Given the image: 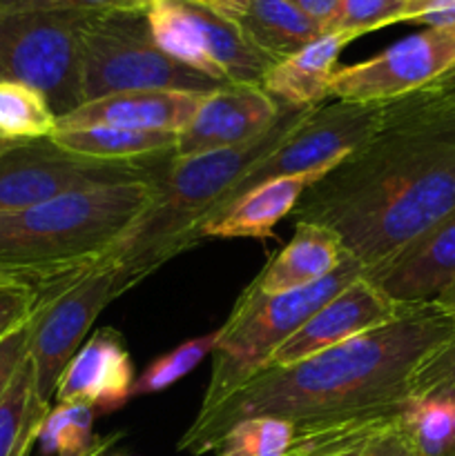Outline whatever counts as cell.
I'll list each match as a JSON object with an SVG mask.
<instances>
[{"mask_svg": "<svg viewBox=\"0 0 455 456\" xmlns=\"http://www.w3.org/2000/svg\"><path fill=\"white\" fill-rule=\"evenodd\" d=\"M136 0H0V9L12 12H110V9H138Z\"/></svg>", "mask_w": 455, "mask_h": 456, "instance_id": "4dcf8cb0", "label": "cell"}, {"mask_svg": "<svg viewBox=\"0 0 455 456\" xmlns=\"http://www.w3.org/2000/svg\"><path fill=\"white\" fill-rule=\"evenodd\" d=\"M245 38L275 61L288 58L324 34V27L285 0H248L236 20Z\"/></svg>", "mask_w": 455, "mask_h": 456, "instance_id": "7402d4cb", "label": "cell"}, {"mask_svg": "<svg viewBox=\"0 0 455 456\" xmlns=\"http://www.w3.org/2000/svg\"><path fill=\"white\" fill-rule=\"evenodd\" d=\"M455 341L451 316L431 303L401 305L370 332L288 368H266L205 412L178 439L192 456L214 452L235 423L277 417L294 426L388 412L419 399L433 363Z\"/></svg>", "mask_w": 455, "mask_h": 456, "instance_id": "7a4b0ae2", "label": "cell"}, {"mask_svg": "<svg viewBox=\"0 0 455 456\" xmlns=\"http://www.w3.org/2000/svg\"><path fill=\"white\" fill-rule=\"evenodd\" d=\"M424 89H428V87H424ZM428 92L440 94L442 98H446V101L453 102V105H455V85H451V87H444V89H428Z\"/></svg>", "mask_w": 455, "mask_h": 456, "instance_id": "ee69618b", "label": "cell"}, {"mask_svg": "<svg viewBox=\"0 0 455 456\" xmlns=\"http://www.w3.org/2000/svg\"><path fill=\"white\" fill-rule=\"evenodd\" d=\"M29 354V323L18 328L0 341V399L7 392L9 383L16 377L18 368Z\"/></svg>", "mask_w": 455, "mask_h": 456, "instance_id": "d6a6232c", "label": "cell"}, {"mask_svg": "<svg viewBox=\"0 0 455 456\" xmlns=\"http://www.w3.org/2000/svg\"><path fill=\"white\" fill-rule=\"evenodd\" d=\"M132 288L116 263H96L40 285L29 319V356L38 392L47 403L98 314Z\"/></svg>", "mask_w": 455, "mask_h": 456, "instance_id": "ba28073f", "label": "cell"}, {"mask_svg": "<svg viewBox=\"0 0 455 456\" xmlns=\"http://www.w3.org/2000/svg\"><path fill=\"white\" fill-rule=\"evenodd\" d=\"M219 341V328L212 330L210 334L203 337L190 338V341L181 343L178 347H174L172 352H168L165 356L152 361L145 370H143L141 377H136L132 387V399L147 395H159L165 392L168 387H172L174 383L181 381L183 377L192 372L194 368H199L201 361L208 354H212L214 346Z\"/></svg>", "mask_w": 455, "mask_h": 456, "instance_id": "f1b7e54d", "label": "cell"}, {"mask_svg": "<svg viewBox=\"0 0 455 456\" xmlns=\"http://www.w3.org/2000/svg\"><path fill=\"white\" fill-rule=\"evenodd\" d=\"M58 116L38 89L16 80H0V136L16 142L52 138Z\"/></svg>", "mask_w": 455, "mask_h": 456, "instance_id": "d4e9b609", "label": "cell"}, {"mask_svg": "<svg viewBox=\"0 0 455 456\" xmlns=\"http://www.w3.org/2000/svg\"><path fill=\"white\" fill-rule=\"evenodd\" d=\"M40 288V283L31 276L22 274V272L12 270V267L0 265V292L4 289H36Z\"/></svg>", "mask_w": 455, "mask_h": 456, "instance_id": "8d00e7d4", "label": "cell"}, {"mask_svg": "<svg viewBox=\"0 0 455 456\" xmlns=\"http://www.w3.org/2000/svg\"><path fill=\"white\" fill-rule=\"evenodd\" d=\"M343 258L346 249L333 230L297 221L290 243L263 267L252 285L263 294L293 292L333 274Z\"/></svg>", "mask_w": 455, "mask_h": 456, "instance_id": "44dd1931", "label": "cell"}, {"mask_svg": "<svg viewBox=\"0 0 455 456\" xmlns=\"http://www.w3.org/2000/svg\"><path fill=\"white\" fill-rule=\"evenodd\" d=\"M49 408L52 403L40 396L34 363L27 354L0 399V456H29Z\"/></svg>", "mask_w": 455, "mask_h": 456, "instance_id": "603a6c76", "label": "cell"}, {"mask_svg": "<svg viewBox=\"0 0 455 456\" xmlns=\"http://www.w3.org/2000/svg\"><path fill=\"white\" fill-rule=\"evenodd\" d=\"M80 74L85 102L136 89L210 94L226 87L181 65L154 43L147 7L92 13L80 34Z\"/></svg>", "mask_w": 455, "mask_h": 456, "instance_id": "8992f818", "label": "cell"}, {"mask_svg": "<svg viewBox=\"0 0 455 456\" xmlns=\"http://www.w3.org/2000/svg\"><path fill=\"white\" fill-rule=\"evenodd\" d=\"M435 303L451 316V321L455 323V281L440 294V297L435 298Z\"/></svg>", "mask_w": 455, "mask_h": 456, "instance_id": "f35d334b", "label": "cell"}, {"mask_svg": "<svg viewBox=\"0 0 455 456\" xmlns=\"http://www.w3.org/2000/svg\"><path fill=\"white\" fill-rule=\"evenodd\" d=\"M400 412L401 408L299 426L290 450L297 456H422Z\"/></svg>", "mask_w": 455, "mask_h": 456, "instance_id": "ac0fdd59", "label": "cell"}, {"mask_svg": "<svg viewBox=\"0 0 455 456\" xmlns=\"http://www.w3.org/2000/svg\"><path fill=\"white\" fill-rule=\"evenodd\" d=\"M319 181L317 176H285L254 187L208 218L196 230V239H270L281 218L294 212L303 191Z\"/></svg>", "mask_w": 455, "mask_h": 456, "instance_id": "d6986e66", "label": "cell"}, {"mask_svg": "<svg viewBox=\"0 0 455 456\" xmlns=\"http://www.w3.org/2000/svg\"><path fill=\"white\" fill-rule=\"evenodd\" d=\"M384 123V102H348L315 107L310 114L284 138L279 147L263 160L254 163L244 176L228 190L217 208L203 218L217 216L254 187L285 176H317L342 163L360 150ZM199 230V227H196Z\"/></svg>", "mask_w": 455, "mask_h": 456, "instance_id": "9c48e42d", "label": "cell"}, {"mask_svg": "<svg viewBox=\"0 0 455 456\" xmlns=\"http://www.w3.org/2000/svg\"><path fill=\"white\" fill-rule=\"evenodd\" d=\"M96 12L0 9V80L38 89L61 116L85 102L80 34Z\"/></svg>", "mask_w": 455, "mask_h": 456, "instance_id": "52a82bcc", "label": "cell"}, {"mask_svg": "<svg viewBox=\"0 0 455 456\" xmlns=\"http://www.w3.org/2000/svg\"><path fill=\"white\" fill-rule=\"evenodd\" d=\"M36 301H38V288L0 292V341L29 323L36 310Z\"/></svg>", "mask_w": 455, "mask_h": 456, "instance_id": "1f68e13d", "label": "cell"}, {"mask_svg": "<svg viewBox=\"0 0 455 456\" xmlns=\"http://www.w3.org/2000/svg\"><path fill=\"white\" fill-rule=\"evenodd\" d=\"M366 279L400 305L435 301L455 281V209Z\"/></svg>", "mask_w": 455, "mask_h": 456, "instance_id": "e0dca14e", "label": "cell"}, {"mask_svg": "<svg viewBox=\"0 0 455 456\" xmlns=\"http://www.w3.org/2000/svg\"><path fill=\"white\" fill-rule=\"evenodd\" d=\"M288 456H297V454H294V452H293V450H290V452H288Z\"/></svg>", "mask_w": 455, "mask_h": 456, "instance_id": "7dc6e473", "label": "cell"}, {"mask_svg": "<svg viewBox=\"0 0 455 456\" xmlns=\"http://www.w3.org/2000/svg\"><path fill=\"white\" fill-rule=\"evenodd\" d=\"M119 439H120L119 432H116V435H110V436H103V439H96V444L92 445V450H89L85 456H110L112 448H114V444Z\"/></svg>", "mask_w": 455, "mask_h": 456, "instance_id": "ab89813d", "label": "cell"}, {"mask_svg": "<svg viewBox=\"0 0 455 456\" xmlns=\"http://www.w3.org/2000/svg\"><path fill=\"white\" fill-rule=\"evenodd\" d=\"M297 426L277 417H250L235 423L219 448L217 456H288Z\"/></svg>", "mask_w": 455, "mask_h": 456, "instance_id": "83f0119b", "label": "cell"}, {"mask_svg": "<svg viewBox=\"0 0 455 456\" xmlns=\"http://www.w3.org/2000/svg\"><path fill=\"white\" fill-rule=\"evenodd\" d=\"M210 94L181 92V89H136V92L110 94L83 102L79 110L61 116L56 129L119 127L178 136L194 120L196 111Z\"/></svg>", "mask_w": 455, "mask_h": 456, "instance_id": "9a60e30c", "label": "cell"}, {"mask_svg": "<svg viewBox=\"0 0 455 456\" xmlns=\"http://www.w3.org/2000/svg\"><path fill=\"white\" fill-rule=\"evenodd\" d=\"M159 156L143 160H98L71 154L56 142H25L0 159V216L52 200L76 190L125 181H152Z\"/></svg>", "mask_w": 455, "mask_h": 456, "instance_id": "8fae6325", "label": "cell"}, {"mask_svg": "<svg viewBox=\"0 0 455 456\" xmlns=\"http://www.w3.org/2000/svg\"><path fill=\"white\" fill-rule=\"evenodd\" d=\"M110 456H128V454H120V452H112Z\"/></svg>", "mask_w": 455, "mask_h": 456, "instance_id": "bcb514c9", "label": "cell"}, {"mask_svg": "<svg viewBox=\"0 0 455 456\" xmlns=\"http://www.w3.org/2000/svg\"><path fill=\"white\" fill-rule=\"evenodd\" d=\"M136 3H141V4H145V7H147V4H150V3H152V0H136Z\"/></svg>", "mask_w": 455, "mask_h": 456, "instance_id": "f6af8a7d", "label": "cell"}, {"mask_svg": "<svg viewBox=\"0 0 455 456\" xmlns=\"http://www.w3.org/2000/svg\"><path fill=\"white\" fill-rule=\"evenodd\" d=\"M351 38L343 34H321L303 49L281 58L268 69L259 87L281 107L310 110L330 96L339 53Z\"/></svg>", "mask_w": 455, "mask_h": 456, "instance_id": "ffe728a7", "label": "cell"}, {"mask_svg": "<svg viewBox=\"0 0 455 456\" xmlns=\"http://www.w3.org/2000/svg\"><path fill=\"white\" fill-rule=\"evenodd\" d=\"M437 3H442V0H409V9H406L404 20H413L415 16H419V13L426 12L428 7H433V4Z\"/></svg>", "mask_w": 455, "mask_h": 456, "instance_id": "60d3db41", "label": "cell"}, {"mask_svg": "<svg viewBox=\"0 0 455 456\" xmlns=\"http://www.w3.org/2000/svg\"><path fill=\"white\" fill-rule=\"evenodd\" d=\"M410 22H422L426 27H437V29H453L455 27V0H442L433 4L426 12L415 16Z\"/></svg>", "mask_w": 455, "mask_h": 456, "instance_id": "e575fe53", "label": "cell"}, {"mask_svg": "<svg viewBox=\"0 0 455 456\" xmlns=\"http://www.w3.org/2000/svg\"><path fill=\"white\" fill-rule=\"evenodd\" d=\"M154 205L152 181L76 190L0 216V265L40 285L105 261Z\"/></svg>", "mask_w": 455, "mask_h": 456, "instance_id": "3957f363", "label": "cell"}, {"mask_svg": "<svg viewBox=\"0 0 455 456\" xmlns=\"http://www.w3.org/2000/svg\"><path fill=\"white\" fill-rule=\"evenodd\" d=\"M154 43L181 65L223 85H261L275 58L254 47L241 27L192 0H152Z\"/></svg>", "mask_w": 455, "mask_h": 456, "instance_id": "30bf717a", "label": "cell"}, {"mask_svg": "<svg viewBox=\"0 0 455 456\" xmlns=\"http://www.w3.org/2000/svg\"><path fill=\"white\" fill-rule=\"evenodd\" d=\"M96 412L83 401H65L49 408L38 432L45 456H85L96 444L94 436Z\"/></svg>", "mask_w": 455, "mask_h": 456, "instance_id": "4316f807", "label": "cell"}, {"mask_svg": "<svg viewBox=\"0 0 455 456\" xmlns=\"http://www.w3.org/2000/svg\"><path fill=\"white\" fill-rule=\"evenodd\" d=\"M406 9L409 0H342L324 34H343L355 40L368 31L404 22Z\"/></svg>", "mask_w": 455, "mask_h": 456, "instance_id": "f546056e", "label": "cell"}, {"mask_svg": "<svg viewBox=\"0 0 455 456\" xmlns=\"http://www.w3.org/2000/svg\"><path fill=\"white\" fill-rule=\"evenodd\" d=\"M21 145H25V142L7 141V138H3V136H0V159H3V156H4V154H7V151L16 150V147H21Z\"/></svg>", "mask_w": 455, "mask_h": 456, "instance_id": "7bdbcfd3", "label": "cell"}, {"mask_svg": "<svg viewBox=\"0 0 455 456\" xmlns=\"http://www.w3.org/2000/svg\"><path fill=\"white\" fill-rule=\"evenodd\" d=\"M451 399L455 401V341L444 350V354L433 363L419 399Z\"/></svg>", "mask_w": 455, "mask_h": 456, "instance_id": "836d02e7", "label": "cell"}, {"mask_svg": "<svg viewBox=\"0 0 455 456\" xmlns=\"http://www.w3.org/2000/svg\"><path fill=\"white\" fill-rule=\"evenodd\" d=\"M49 141L71 154L120 163L168 154L174 150L177 134L134 132L119 127H67L56 129Z\"/></svg>", "mask_w": 455, "mask_h": 456, "instance_id": "cb8c5ba5", "label": "cell"}, {"mask_svg": "<svg viewBox=\"0 0 455 456\" xmlns=\"http://www.w3.org/2000/svg\"><path fill=\"white\" fill-rule=\"evenodd\" d=\"M455 209V105L419 89L384 102V123L294 208L342 240L364 276Z\"/></svg>", "mask_w": 455, "mask_h": 456, "instance_id": "6da1fadb", "label": "cell"}, {"mask_svg": "<svg viewBox=\"0 0 455 456\" xmlns=\"http://www.w3.org/2000/svg\"><path fill=\"white\" fill-rule=\"evenodd\" d=\"M455 62V27H428L391 45L377 56L337 67L330 96L348 102H388L435 83Z\"/></svg>", "mask_w": 455, "mask_h": 456, "instance_id": "7c38bea8", "label": "cell"}, {"mask_svg": "<svg viewBox=\"0 0 455 456\" xmlns=\"http://www.w3.org/2000/svg\"><path fill=\"white\" fill-rule=\"evenodd\" d=\"M315 110V107H310ZM284 107L279 120L254 141L230 150L177 159L172 151L159 159L152 176L154 205L114 254L101 263L123 267L129 283L138 285L170 258L199 243L196 227L254 163L266 159L310 114Z\"/></svg>", "mask_w": 455, "mask_h": 456, "instance_id": "277c9868", "label": "cell"}, {"mask_svg": "<svg viewBox=\"0 0 455 456\" xmlns=\"http://www.w3.org/2000/svg\"><path fill=\"white\" fill-rule=\"evenodd\" d=\"M134 365L123 334L96 330L67 363L56 386V403L83 401L96 414H112L132 401Z\"/></svg>", "mask_w": 455, "mask_h": 456, "instance_id": "2e32d148", "label": "cell"}, {"mask_svg": "<svg viewBox=\"0 0 455 456\" xmlns=\"http://www.w3.org/2000/svg\"><path fill=\"white\" fill-rule=\"evenodd\" d=\"M285 3H290L293 7H297L299 12H303L306 16H310L312 20L319 22L326 31L328 22L333 20V16L337 13L342 0H285Z\"/></svg>", "mask_w": 455, "mask_h": 456, "instance_id": "d590c367", "label": "cell"}, {"mask_svg": "<svg viewBox=\"0 0 455 456\" xmlns=\"http://www.w3.org/2000/svg\"><path fill=\"white\" fill-rule=\"evenodd\" d=\"M401 423L422 456H455V401L413 399L401 408Z\"/></svg>", "mask_w": 455, "mask_h": 456, "instance_id": "484cf974", "label": "cell"}, {"mask_svg": "<svg viewBox=\"0 0 455 456\" xmlns=\"http://www.w3.org/2000/svg\"><path fill=\"white\" fill-rule=\"evenodd\" d=\"M192 3L205 4V7L214 9L221 16L230 18V20H239L244 16L245 7H248V0H192Z\"/></svg>", "mask_w": 455, "mask_h": 456, "instance_id": "74e56055", "label": "cell"}, {"mask_svg": "<svg viewBox=\"0 0 455 456\" xmlns=\"http://www.w3.org/2000/svg\"><path fill=\"white\" fill-rule=\"evenodd\" d=\"M364 270L352 256L326 279L284 294H263L252 283L241 292L212 350V374L199 412L214 408L257 377L275 352L335 294L360 279Z\"/></svg>", "mask_w": 455, "mask_h": 456, "instance_id": "5b68a950", "label": "cell"}, {"mask_svg": "<svg viewBox=\"0 0 455 456\" xmlns=\"http://www.w3.org/2000/svg\"><path fill=\"white\" fill-rule=\"evenodd\" d=\"M284 107L259 85H226L203 101L194 120L174 142L177 159L230 150L266 134Z\"/></svg>", "mask_w": 455, "mask_h": 456, "instance_id": "5bb4252c", "label": "cell"}, {"mask_svg": "<svg viewBox=\"0 0 455 456\" xmlns=\"http://www.w3.org/2000/svg\"><path fill=\"white\" fill-rule=\"evenodd\" d=\"M401 310L364 274L319 307L270 359L266 368H288L388 323ZM263 368V370H266Z\"/></svg>", "mask_w": 455, "mask_h": 456, "instance_id": "4fadbf2b", "label": "cell"}, {"mask_svg": "<svg viewBox=\"0 0 455 456\" xmlns=\"http://www.w3.org/2000/svg\"><path fill=\"white\" fill-rule=\"evenodd\" d=\"M451 85H455V62H453V67L446 71V74H442L435 83L426 85V87L428 89H444V87H451Z\"/></svg>", "mask_w": 455, "mask_h": 456, "instance_id": "b9f144b4", "label": "cell"}]
</instances>
